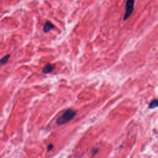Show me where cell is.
Here are the masks:
<instances>
[{
  "mask_svg": "<svg viewBox=\"0 0 158 158\" xmlns=\"http://www.w3.org/2000/svg\"><path fill=\"white\" fill-rule=\"evenodd\" d=\"M9 57H10V54H7L4 56V57L1 59V64L4 65L5 64H6L7 61H8Z\"/></svg>",
  "mask_w": 158,
  "mask_h": 158,
  "instance_id": "cell-6",
  "label": "cell"
},
{
  "mask_svg": "<svg viewBox=\"0 0 158 158\" xmlns=\"http://www.w3.org/2000/svg\"><path fill=\"white\" fill-rule=\"evenodd\" d=\"M53 148V145H50L48 146V151H50L52 150V149Z\"/></svg>",
  "mask_w": 158,
  "mask_h": 158,
  "instance_id": "cell-7",
  "label": "cell"
},
{
  "mask_svg": "<svg viewBox=\"0 0 158 158\" xmlns=\"http://www.w3.org/2000/svg\"><path fill=\"white\" fill-rule=\"evenodd\" d=\"M54 66L51 64H48L45 66L43 69L42 72L44 74H49L51 73L52 70L54 69Z\"/></svg>",
  "mask_w": 158,
  "mask_h": 158,
  "instance_id": "cell-3",
  "label": "cell"
},
{
  "mask_svg": "<svg viewBox=\"0 0 158 158\" xmlns=\"http://www.w3.org/2000/svg\"><path fill=\"white\" fill-rule=\"evenodd\" d=\"M134 5H135V0H127L126 2V9L125 13L124 14L123 20L125 21L129 18L131 14H132L133 9H134Z\"/></svg>",
  "mask_w": 158,
  "mask_h": 158,
  "instance_id": "cell-2",
  "label": "cell"
},
{
  "mask_svg": "<svg viewBox=\"0 0 158 158\" xmlns=\"http://www.w3.org/2000/svg\"><path fill=\"white\" fill-rule=\"evenodd\" d=\"M54 25L52 24L51 22H46V23H45V24L44 25V27H43V32L44 33H47L48 32L50 31H51V30L52 29H54Z\"/></svg>",
  "mask_w": 158,
  "mask_h": 158,
  "instance_id": "cell-4",
  "label": "cell"
},
{
  "mask_svg": "<svg viewBox=\"0 0 158 158\" xmlns=\"http://www.w3.org/2000/svg\"><path fill=\"white\" fill-rule=\"evenodd\" d=\"M76 115V112L74 111L72 109H68L66 110L64 113L61 117H59L57 120H56V123L58 125H63V124L66 123L70 120H72Z\"/></svg>",
  "mask_w": 158,
  "mask_h": 158,
  "instance_id": "cell-1",
  "label": "cell"
},
{
  "mask_svg": "<svg viewBox=\"0 0 158 158\" xmlns=\"http://www.w3.org/2000/svg\"><path fill=\"white\" fill-rule=\"evenodd\" d=\"M98 149H96L95 151H93V155H96V154L98 153Z\"/></svg>",
  "mask_w": 158,
  "mask_h": 158,
  "instance_id": "cell-8",
  "label": "cell"
},
{
  "mask_svg": "<svg viewBox=\"0 0 158 158\" xmlns=\"http://www.w3.org/2000/svg\"><path fill=\"white\" fill-rule=\"evenodd\" d=\"M157 107H158V99L153 100L149 104V109H154V108H157Z\"/></svg>",
  "mask_w": 158,
  "mask_h": 158,
  "instance_id": "cell-5",
  "label": "cell"
}]
</instances>
